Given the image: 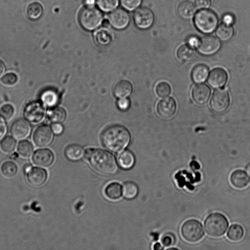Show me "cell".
I'll return each mask as SVG.
<instances>
[{
    "instance_id": "27",
    "label": "cell",
    "mask_w": 250,
    "mask_h": 250,
    "mask_svg": "<svg viewBox=\"0 0 250 250\" xmlns=\"http://www.w3.org/2000/svg\"><path fill=\"white\" fill-rule=\"evenodd\" d=\"M104 193L108 199L112 200H117L122 196L123 188L119 183L112 182L105 187Z\"/></svg>"
},
{
    "instance_id": "25",
    "label": "cell",
    "mask_w": 250,
    "mask_h": 250,
    "mask_svg": "<svg viewBox=\"0 0 250 250\" xmlns=\"http://www.w3.org/2000/svg\"><path fill=\"white\" fill-rule=\"evenodd\" d=\"M84 154L83 148L77 144L68 145L64 150V155L71 161H76L81 159Z\"/></svg>"
},
{
    "instance_id": "44",
    "label": "cell",
    "mask_w": 250,
    "mask_h": 250,
    "mask_svg": "<svg viewBox=\"0 0 250 250\" xmlns=\"http://www.w3.org/2000/svg\"><path fill=\"white\" fill-rule=\"evenodd\" d=\"M118 108L121 110H126L130 106V101L126 98H120L117 102Z\"/></svg>"
},
{
    "instance_id": "34",
    "label": "cell",
    "mask_w": 250,
    "mask_h": 250,
    "mask_svg": "<svg viewBox=\"0 0 250 250\" xmlns=\"http://www.w3.org/2000/svg\"><path fill=\"white\" fill-rule=\"evenodd\" d=\"M49 120L52 123H60L63 122L66 118L65 110L61 107L49 110L47 113Z\"/></svg>"
},
{
    "instance_id": "9",
    "label": "cell",
    "mask_w": 250,
    "mask_h": 250,
    "mask_svg": "<svg viewBox=\"0 0 250 250\" xmlns=\"http://www.w3.org/2000/svg\"><path fill=\"white\" fill-rule=\"evenodd\" d=\"M45 109L43 104L39 101L29 103L23 110V117L26 120L33 124H38L44 119Z\"/></svg>"
},
{
    "instance_id": "46",
    "label": "cell",
    "mask_w": 250,
    "mask_h": 250,
    "mask_svg": "<svg viewBox=\"0 0 250 250\" xmlns=\"http://www.w3.org/2000/svg\"><path fill=\"white\" fill-rule=\"evenodd\" d=\"M200 39L196 36H192L188 38V44L192 47L195 48L198 46Z\"/></svg>"
},
{
    "instance_id": "3",
    "label": "cell",
    "mask_w": 250,
    "mask_h": 250,
    "mask_svg": "<svg viewBox=\"0 0 250 250\" xmlns=\"http://www.w3.org/2000/svg\"><path fill=\"white\" fill-rule=\"evenodd\" d=\"M104 19V13L96 6L83 5L78 14L79 24L88 32H93L101 27Z\"/></svg>"
},
{
    "instance_id": "30",
    "label": "cell",
    "mask_w": 250,
    "mask_h": 250,
    "mask_svg": "<svg viewBox=\"0 0 250 250\" xmlns=\"http://www.w3.org/2000/svg\"><path fill=\"white\" fill-rule=\"evenodd\" d=\"M234 29L232 25L224 23L219 25L215 30L216 37L222 42H227L233 37Z\"/></svg>"
},
{
    "instance_id": "32",
    "label": "cell",
    "mask_w": 250,
    "mask_h": 250,
    "mask_svg": "<svg viewBox=\"0 0 250 250\" xmlns=\"http://www.w3.org/2000/svg\"><path fill=\"white\" fill-rule=\"evenodd\" d=\"M96 6L104 13H109L120 6V0H96Z\"/></svg>"
},
{
    "instance_id": "17",
    "label": "cell",
    "mask_w": 250,
    "mask_h": 250,
    "mask_svg": "<svg viewBox=\"0 0 250 250\" xmlns=\"http://www.w3.org/2000/svg\"><path fill=\"white\" fill-rule=\"evenodd\" d=\"M229 181L234 188L243 189L250 183V176L246 171L237 169L233 171L230 174Z\"/></svg>"
},
{
    "instance_id": "43",
    "label": "cell",
    "mask_w": 250,
    "mask_h": 250,
    "mask_svg": "<svg viewBox=\"0 0 250 250\" xmlns=\"http://www.w3.org/2000/svg\"><path fill=\"white\" fill-rule=\"evenodd\" d=\"M211 3V0H194L195 6L200 9H208L210 6Z\"/></svg>"
},
{
    "instance_id": "41",
    "label": "cell",
    "mask_w": 250,
    "mask_h": 250,
    "mask_svg": "<svg viewBox=\"0 0 250 250\" xmlns=\"http://www.w3.org/2000/svg\"><path fill=\"white\" fill-rule=\"evenodd\" d=\"M176 242V238L174 234L167 232L165 233L161 239V243L165 247L173 246Z\"/></svg>"
},
{
    "instance_id": "35",
    "label": "cell",
    "mask_w": 250,
    "mask_h": 250,
    "mask_svg": "<svg viewBox=\"0 0 250 250\" xmlns=\"http://www.w3.org/2000/svg\"><path fill=\"white\" fill-rule=\"evenodd\" d=\"M34 148L29 141L23 140L19 143L17 147V152L20 156L24 158H29L33 154Z\"/></svg>"
},
{
    "instance_id": "1",
    "label": "cell",
    "mask_w": 250,
    "mask_h": 250,
    "mask_svg": "<svg viewBox=\"0 0 250 250\" xmlns=\"http://www.w3.org/2000/svg\"><path fill=\"white\" fill-rule=\"evenodd\" d=\"M84 154L86 160L99 173L110 175L116 172V161L110 152L99 148H90L87 149Z\"/></svg>"
},
{
    "instance_id": "21",
    "label": "cell",
    "mask_w": 250,
    "mask_h": 250,
    "mask_svg": "<svg viewBox=\"0 0 250 250\" xmlns=\"http://www.w3.org/2000/svg\"><path fill=\"white\" fill-rule=\"evenodd\" d=\"M177 12L182 19L188 20L193 18L196 12V7L190 1L185 0L178 4Z\"/></svg>"
},
{
    "instance_id": "28",
    "label": "cell",
    "mask_w": 250,
    "mask_h": 250,
    "mask_svg": "<svg viewBox=\"0 0 250 250\" xmlns=\"http://www.w3.org/2000/svg\"><path fill=\"white\" fill-rule=\"evenodd\" d=\"M196 52L195 48L188 43L180 46L177 51L178 58L183 62H188L192 60L195 57Z\"/></svg>"
},
{
    "instance_id": "50",
    "label": "cell",
    "mask_w": 250,
    "mask_h": 250,
    "mask_svg": "<svg viewBox=\"0 0 250 250\" xmlns=\"http://www.w3.org/2000/svg\"><path fill=\"white\" fill-rule=\"evenodd\" d=\"M5 71V66L3 62L0 60V78L4 74Z\"/></svg>"
},
{
    "instance_id": "54",
    "label": "cell",
    "mask_w": 250,
    "mask_h": 250,
    "mask_svg": "<svg viewBox=\"0 0 250 250\" xmlns=\"http://www.w3.org/2000/svg\"><path fill=\"white\" fill-rule=\"evenodd\" d=\"M245 171L250 176V163L248 164L245 167Z\"/></svg>"
},
{
    "instance_id": "10",
    "label": "cell",
    "mask_w": 250,
    "mask_h": 250,
    "mask_svg": "<svg viewBox=\"0 0 250 250\" xmlns=\"http://www.w3.org/2000/svg\"><path fill=\"white\" fill-rule=\"evenodd\" d=\"M230 98L226 90L220 89L215 91L211 99L210 106L214 112L221 114L225 112L229 106Z\"/></svg>"
},
{
    "instance_id": "2",
    "label": "cell",
    "mask_w": 250,
    "mask_h": 250,
    "mask_svg": "<svg viewBox=\"0 0 250 250\" xmlns=\"http://www.w3.org/2000/svg\"><path fill=\"white\" fill-rule=\"evenodd\" d=\"M101 140L103 146L109 150L121 151L129 144L130 135L124 126L113 125L106 128L102 133Z\"/></svg>"
},
{
    "instance_id": "18",
    "label": "cell",
    "mask_w": 250,
    "mask_h": 250,
    "mask_svg": "<svg viewBox=\"0 0 250 250\" xmlns=\"http://www.w3.org/2000/svg\"><path fill=\"white\" fill-rule=\"evenodd\" d=\"M31 132L30 125L22 119H19L14 122L11 126V133L12 136L19 140L26 138Z\"/></svg>"
},
{
    "instance_id": "7",
    "label": "cell",
    "mask_w": 250,
    "mask_h": 250,
    "mask_svg": "<svg viewBox=\"0 0 250 250\" xmlns=\"http://www.w3.org/2000/svg\"><path fill=\"white\" fill-rule=\"evenodd\" d=\"M129 12L122 7H118L108 13L106 20L109 26L118 31L127 28L131 21Z\"/></svg>"
},
{
    "instance_id": "47",
    "label": "cell",
    "mask_w": 250,
    "mask_h": 250,
    "mask_svg": "<svg viewBox=\"0 0 250 250\" xmlns=\"http://www.w3.org/2000/svg\"><path fill=\"white\" fill-rule=\"evenodd\" d=\"M7 131V126L5 123L2 118L0 117V141L1 140Z\"/></svg>"
},
{
    "instance_id": "8",
    "label": "cell",
    "mask_w": 250,
    "mask_h": 250,
    "mask_svg": "<svg viewBox=\"0 0 250 250\" xmlns=\"http://www.w3.org/2000/svg\"><path fill=\"white\" fill-rule=\"evenodd\" d=\"M133 20L135 26L141 30L149 29L155 20L152 11L145 6H140L133 11Z\"/></svg>"
},
{
    "instance_id": "33",
    "label": "cell",
    "mask_w": 250,
    "mask_h": 250,
    "mask_svg": "<svg viewBox=\"0 0 250 250\" xmlns=\"http://www.w3.org/2000/svg\"><path fill=\"white\" fill-rule=\"evenodd\" d=\"M244 235V229L243 227L238 224H232L229 227L227 233L228 238L233 242L240 241Z\"/></svg>"
},
{
    "instance_id": "48",
    "label": "cell",
    "mask_w": 250,
    "mask_h": 250,
    "mask_svg": "<svg viewBox=\"0 0 250 250\" xmlns=\"http://www.w3.org/2000/svg\"><path fill=\"white\" fill-rule=\"evenodd\" d=\"M53 131L56 134H60L62 133L63 128L62 125L59 123H55L52 125Z\"/></svg>"
},
{
    "instance_id": "51",
    "label": "cell",
    "mask_w": 250,
    "mask_h": 250,
    "mask_svg": "<svg viewBox=\"0 0 250 250\" xmlns=\"http://www.w3.org/2000/svg\"><path fill=\"white\" fill-rule=\"evenodd\" d=\"M190 167H191V168L198 169H199L200 166L196 161H192L190 163Z\"/></svg>"
},
{
    "instance_id": "56",
    "label": "cell",
    "mask_w": 250,
    "mask_h": 250,
    "mask_svg": "<svg viewBox=\"0 0 250 250\" xmlns=\"http://www.w3.org/2000/svg\"><path fill=\"white\" fill-rule=\"evenodd\" d=\"M167 250H178L179 249H178V248H173V247H172V248H168V249H167Z\"/></svg>"
},
{
    "instance_id": "36",
    "label": "cell",
    "mask_w": 250,
    "mask_h": 250,
    "mask_svg": "<svg viewBox=\"0 0 250 250\" xmlns=\"http://www.w3.org/2000/svg\"><path fill=\"white\" fill-rule=\"evenodd\" d=\"M123 193L126 198L133 199L138 193V188L135 183L130 181L127 182L123 186Z\"/></svg>"
},
{
    "instance_id": "16",
    "label": "cell",
    "mask_w": 250,
    "mask_h": 250,
    "mask_svg": "<svg viewBox=\"0 0 250 250\" xmlns=\"http://www.w3.org/2000/svg\"><path fill=\"white\" fill-rule=\"evenodd\" d=\"M228 74L224 69L217 67L213 69L209 73L208 83L214 88L223 87L228 81Z\"/></svg>"
},
{
    "instance_id": "53",
    "label": "cell",
    "mask_w": 250,
    "mask_h": 250,
    "mask_svg": "<svg viewBox=\"0 0 250 250\" xmlns=\"http://www.w3.org/2000/svg\"><path fill=\"white\" fill-rule=\"evenodd\" d=\"M32 167V166L30 164H26L23 167V171L25 173L27 171H28Z\"/></svg>"
},
{
    "instance_id": "31",
    "label": "cell",
    "mask_w": 250,
    "mask_h": 250,
    "mask_svg": "<svg viewBox=\"0 0 250 250\" xmlns=\"http://www.w3.org/2000/svg\"><path fill=\"white\" fill-rule=\"evenodd\" d=\"M43 8L41 3L34 1L29 3L26 9V14L29 19L35 21L41 18Z\"/></svg>"
},
{
    "instance_id": "13",
    "label": "cell",
    "mask_w": 250,
    "mask_h": 250,
    "mask_svg": "<svg viewBox=\"0 0 250 250\" xmlns=\"http://www.w3.org/2000/svg\"><path fill=\"white\" fill-rule=\"evenodd\" d=\"M26 179L28 184L34 188L43 186L46 182L48 174L46 170L42 168L32 167L25 173Z\"/></svg>"
},
{
    "instance_id": "37",
    "label": "cell",
    "mask_w": 250,
    "mask_h": 250,
    "mask_svg": "<svg viewBox=\"0 0 250 250\" xmlns=\"http://www.w3.org/2000/svg\"><path fill=\"white\" fill-rule=\"evenodd\" d=\"M16 146V140L11 136H7L1 141L0 148L3 153L10 154L14 151Z\"/></svg>"
},
{
    "instance_id": "29",
    "label": "cell",
    "mask_w": 250,
    "mask_h": 250,
    "mask_svg": "<svg viewBox=\"0 0 250 250\" xmlns=\"http://www.w3.org/2000/svg\"><path fill=\"white\" fill-rule=\"evenodd\" d=\"M18 167L17 164L12 161H6L0 166L2 176L6 179H12L17 174Z\"/></svg>"
},
{
    "instance_id": "26",
    "label": "cell",
    "mask_w": 250,
    "mask_h": 250,
    "mask_svg": "<svg viewBox=\"0 0 250 250\" xmlns=\"http://www.w3.org/2000/svg\"><path fill=\"white\" fill-rule=\"evenodd\" d=\"M135 161L134 155L128 150L121 152L118 156V164L121 168L124 169H129L132 167Z\"/></svg>"
},
{
    "instance_id": "15",
    "label": "cell",
    "mask_w": 250,
    "mask_h": 250,
    "mask_svg": "<svg viewBox=\"0 0 250 250\" xmlns=\"http://www.w3.org/2000/svg\"><path fill=\"white\" fill-rule=\"evenodd\" d=\"M176 109V103L172 97H167L161 100L157 105L158 115L164 119L171 118L174 115Z\"/></svg>"
},
{
    "instance_id": "4",
    "label": "cell",
    "mask_w": 250,
    "mask_h": 250,
    "mask_svg": "<svg viewBox=\"0 0 250 250\" xmlns=\"http://www.w3.org/2000/svg\"><path fill=\"white\" fill-rule=\"evenodd\" d=\"M206 233L212 237H220L224 235L229 226L227 217L223 213L215 212L208 215L204 222Z\"/></svg>"
},
{
    "instance_id": "6",
    "label": "cell",
    "mask_w": 250,
    "mask_h": 250,
    "mask_svg": "<svg viewBox=\"0 0 250 250\" xmlns=\"http://www.w3.org/2000/svg\"><path fill=\"white\" fill-rule=\"evenodd\" d=\"M180 233L185 240L191 243L200 241L205 235L202 223L194 218L188 219L182 224Z\"/></svg>"
},
{
    "instance_id": "5",
    "label": "cell",
    "mask_w": 250,
    "mask_h": 250,
    "mask_svg": "<svg viewBox=\"0 0 250 250\" xmlns=\"http://www.w3.org/2000/svg\"><path fill=\"white\" fill-rule=\"evenodd\" d=\"M194 24L201 32L209 34L216 30L218 26L219 19L212 10L202 9L197 11L193 17Z\"/></svg>"
},
{
    "instance_id": "38",
    "label": "cell",
    "mask_w": 250,
    "mask_h": 250,
    "mask_svg": "<svg viewBox=\"0 0 250 250\" xmlns=\"http://www.w3.org/2000/svg\"><path fill=\"white\" fill-rule=\"evenodd\" d=\"M143 0H120V6L128 12H132L141 6Z\"/></svg>"
},
{
    "instance_id": "40",
    "label": "cell",
    "mask_w": 250,
    "mask_h": 250,
    "mask_svg": "<svg viewBox=\"0 0 250 250\" xmlns=\"http://www.w3.org/2000/svg\"><path fill=\"white\" fill-rule=\"evenodd\" d=\"M15 110L10 104H5L0 108V115L6 120H10L13 117Z\"/></svg>"
},
{
    "instance_id": "20",
    "label": "cell",
    "mask_w": 250,
    "mask_h": 250,
    "mask_svg": "<svg viewBox=\"0 0 250 250\" xmlns=\"http://www.w3.org/2000/svg\"><path fill=\"white\" fill-rule=\"evenodd\" d=\"M95 42L101 46H106L112 40V34L108 27L102 26L93 32Z\"/></svg>"
},
{
    "instance_id": "11",
    "label": "cell",
    "mask_w": 250,
    "mask_h": 250,
    "mask_svg": "<svg viewBox=\"0 0 250 250\" xmlns=\"http://www.w3.org/2000/svg\"><path fill=\"white\" fill-rule=\"evenodd\" d=\"M220 40L211 35L203 37L197 47L198 52L205 56H211L216 53L221 47Z\"/></svg>"
},
{
    "instance_id": "49",
    "label": "cell",
    "mask_w": 250,
    "mask_h": 250,
    "mask_svg": "<svg viewBox=\"0 0 250 250\" xmlns=\"http://www.w3.org/2000/svg\"><path fill=\"white\" fill-rule=\"evenodd\" d=\"M96 0H83L84 6H96Z\"/></svg>"
},
{
    "instance_id": "45",
    "label": "cell",
    "mask_w": 250,
    "mask_h": 250,
    "mask_svg": "<svg viewBox=\"0 0 250 250\" xmlns=\"http://www.w3.org/2000/svg\"><path fill=\"white\" fill-rule=\"evenodd\" d=\"M222 23L229 25H232L235 21L233 15L230 13H227L222 17Z\"/></svg>"
},
{
    "instance_id": "52",
    "label": "cell",
    "mask_w": 250,
    "mask_h": 250,
    "mask_svg": "<svg viewBox=\"0 0 250 250\" xmlns=\"http://www.w3.org/2000/svg\"><path fill=\"white\" fill-rule=\"evenodd\" d=\"M163 246L162 244V243H160L159 242H156L155 244H154L153 246V249L155 250H163L164 249Z\"/></svg>"
},
{
    "instance_id": "19",
    "label": "cell",
    "mask_w": 250,
    "mask_h": 250,
    "mask_svg": "<svg viewBox=\"0 0 250 250\" xmlns=\"http://www.w3.org/2000/svg\"><path fill=\"white\" fill-rule=\"evenodd\" d=\"M211 94L210 88L205 84L195 85L192 90L191 95L194 102L199 105L206 104Z\"/></svg>"
},
{
    "instance_id": "22",
    "label": "cell",
    "mask_w": 250,
    "mask_h": 250,
    "mask_svg": "<svg viewBox=\"0 0 250 250\" xmlns=\"http://www.w3.org/2000/svg\"><path fill=\"white\" fill-rule=\"evenodd\" d=\"M209 69L204 64H198L192 69L191 77L194 83H201L205 82L208 77Z\"/></svg>"
},
{
    "instance_id": "23",
    "label": "cell",
    "mask_w": 250,
    "mask_h": 250,
    "mask_svg": "<svg viewBox=\"0 0 250 250\" xmlns=\"http://www.w3.org/2000/svg\"><path fill=\"white\" fill-rule=\"evenodd\" d=\"M40 99L43 105L49 107H52L58 104L59 95L55 90L48 88L42 92Z\"/></svg>"
},
{
    "instance_id": "42",
    "label": "cell",
    "mask_w": 250,
    "mask_h": 250,
    "mask_svg": "<svg viewBox=\"0 0 250 250\" xmlns=\"http://www.w3.org/2000/svg\"><path fill=\"white\" fill-rule=\"evenodd\" d=\"M18 81L17 76L13 73H9L5 75L1 79L2 83L7 85L15 84Z\"/></svg>"
},
{
    "instance_id": "55",
    "label": "cell",
    "mask_w": 250,
    "mask_h": 250,
    "mask_svg": "<svg viewBox=\"0 0 250 250\" xmlns=\"http://www.w3.org/2000/svg\"><path fill=\"white\" fill-rule=\"evenodd\" d=\"M18 154L17 153H14L11 154L10 158L12 160L16 159L18 157Z\"/></svg>"
},
{
    "instance_id": "12",
    "label": "cell",
    "mask_w": 250,
    "mask_h": 250,
    "mask_svg": "<svg viewBox=\"0 0 250 250\" xmlns=\"http://www.w3.org/2000/svg\"><path fill=\"white\" fill-rule=\"evenodd\" d=\"M33 141L38 147H44L49 145L53 139V130L46 125L39 126L33 134Z\"/></svg>"
},
{
    "instance_id": "24",
    "label": "cell",
    "mask_w": 250,
    "mask_h": 250,
    "mask_svg": "<svg viewBox=\"0 0 250 250\" xmlns=\"http://www.w3.org/2000/svg\"><path fill=\"white\" fill-rule=\"evenodd\" d=\"M132 90L130 83L126 80H122L118 82L113 89L114 95L118 98H126L129 96Z\"/></svg>"
},
{
    "instance_id": "14",
    "label": "cell",
    "mask_w": 250,
    "mask_h": 250,
    "mask_svg": "<svg viewBox=\"0 0 250 250\" xmlns=\"http://www.w3.org/2000/svg\"><path fill=\"white\" fill-rule=\"evenodd\" d=\"M33 163L41 167H50L54 162V155L53 152L47 148L36 150L32 157Z\"/></svg>"
},
{
    "instance_id": "39",
    "label": "cell",
    "mask_w": 250,
    "mask_h": 250,
    "mask_svg": "<svg viewBox=\"0 0 250 250\" xmlns=\"http://www.w3.org/2000/svg\"><path fill=\"white\" fill-rule=\"evenodd\" d=\"M155 91L157 95L160 97H166L170 93L171 87L167 83L161 82L157 84Z\"/></svg>"
}]
</instances>
